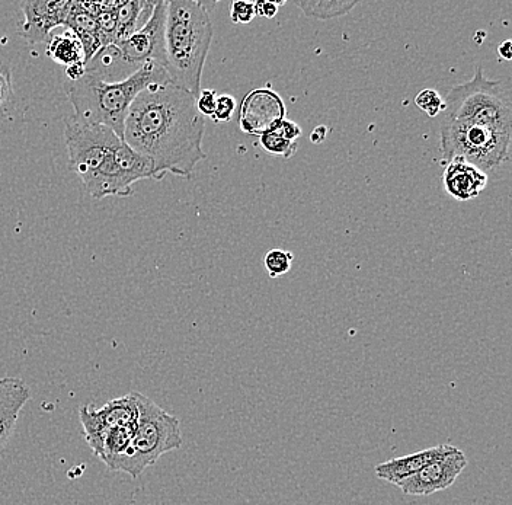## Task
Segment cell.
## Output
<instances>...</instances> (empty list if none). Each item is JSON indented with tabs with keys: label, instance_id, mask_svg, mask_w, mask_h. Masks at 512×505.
Instances as JSON below:
<instances>
[{
	"label": "cell",
	"instance_id": "14",
	"mask_svg": "<svg viewBox=\"0 0 512 505\" xmlns=\"http://www.w3.org/2000/svg\"><path fill=\"white\" fill-rule=\"evenodd\" d=\"M443 182L444 188L454 200H473L485 190L489 177L482 169L463 159H453L446 163Z\"/></svg>",
	"mask_w": 512,
	"mask_h": 505
},
{
	"label": "cell",
	"instance_id": "27",
	"mask_svg": "<svg viewBox=\"0 0 512 505\" xmlns=\"http://www.w3.org/2000/svg\"><path fill=\"white\" fill-rule=\"evenodd\" d=\"M278 131L286 137L290 142H296L300 136H302V129H300L299 124L294 123V121L284 120L280 126L277 127Z\"/></svg>",
	"mask_w": 512,
	"mask_h": 505
},
{
	"label": "cell",
	"instance_id": "20",
	"mask_svg": "<svg viewBox=\"0 0 512 505\" xmlns=\"http://www.w3.org/2000/svg\"><path fill=\"white\" fill-rule=\"evenodd\" d=\"M293 254L283 249H272L265 255V270L271 278H278L287 274L293 264Z\"/></svg>",
	"mask_w": 512,
	"mask_h": 505
},
{
	"label": "cell",
	"instance_id": "17",
	"mask_svg": "<svg viewBox=\"0 0 512 505\" xmlns=\"http://www.w3.org/2000/svg\"><path fill=\"white\" fill-rule=\"evenodd\" d=\"M47 56L53 62L64 66V69L69 66L79 65V63H85L86 65L82 44L70 31L50 37L47 43Z\"/></svg>",
	"mask_w": 512,
	"mask_h": 505
},
{
	"label": "cell",
	"instance_id": "25",
	"mask_svg": "<svg viewBox=\"0 0 512 505\" xmlns=\"http://www.w3.org/2000/svg\"><path fill=\"white\" fill-rule=\"evenodd\" d=\"M217 92L213 89H204L197 97L198 113L206 117H213L216 110Z\"/></svg>",
	"mask_w": 512,
	"mask_h": 505
},
{
	"label": "cell",
	"instance_id": "8",
	"mask_svg": "<svg viewBox=\"0 0 512 505\" xmlns=\"http://www.w3.org/2000/svg\"><path fill=\"white\" fill-rule=\"evenodd\" d=\"M137 417H139L137 392L112 399L101 408H96L95 405H82L79 408V421L82 424L86 443L96 457L101 453L102 443L111 430L120 425L136 423Z\"/></svg>",
	"mask_w": 512,
	"mask_h": 505
},
{
	"label": "cell",
	"instance_id": "15",
	"mask_svg": "<svg viewBox=\"0 0 512 505\" xmlns=\"http://www.w3.org/2000/svg\"><path fill=\"white\" fill-rule=\"evenodd\" d=\"M64 27L78 38L85 53V62L88 63L102 47L96 18L85 11L80 2H70Z\"/></svg>",
	"mask_w": 512,
	"mask_h": 505
},
{
	"label": "cell",
	"instance_id": "19",
	"mask_svg": "<svg viewBox=\"0 0 512 505\" xmlns=\"http://www.w3.org/2000/svg\"><path fill=\"white\" fill-rule=\"evenodd\" d=\"M261 146L264 147L265 152L270 155L281 156L284 159H290L291 156L296 155L297 142H290L278 129L270 131V133L261 136Z\"/></svg>",
	"mask_w": 512,
	"mask_h": 505
},
{
	"label": "cell",
	"instance_id": "12",
	"mask_svg": "<svg viewBox=\"0 0 512 505\" xmlns=\"http://www.w3.org/2000/svg\"><path fill=\"white\" fill-rule=\"evenodd\" d=\"M31 399V389L19 377H0V452L14 436L19 414Z\"/></svg>",
	"mask_w": 512,
	"mask_h": 505
},
{
	"label": "cell",
	"instance_id": "9",
	"mask_svg": "<svg viewBox=\"0 0 512 505\" xmlns=\"http://www.w3.org/2000/svg\"><path fill=\"white\" fill-rule=\"evenodd\" d=\"M286 117V104L277 92L270 88L255 89L243 98L240 105V130L261 137L277 129Z\"/></svg>",
	"mask_w": 512,
	"mask_h": 505
},
{
	"label": "cell",
	"instance_id": "26",
	"mask_svg": "<svg viewBox=\"0 0 512 505\" xmlns=\"http://www.w3.org/2000/svg\"><path fill=\"white\" fill-rule=\"evenodd\" d=\"M286 5V2H256L255 3V11L256 17H264V18H274L277 17L278 9L280 6Z\"/></svg>",
	"mask_w": 512,
	"mask_h": 505
},
{
	"label": "cell",
	"instance_id": "28",
	"mask_svg": "<svg viewBox=\"0 0 512 505\" xmlns=\"http://www.w3.org/2000/svg\"><path fill=\"white\" fill-rule=\"evenodd\" d=\"M498 56L499 59L507 60V62H510V60L512 59V43L510 40L504 41V43L499 44Z\"/></svg>",
	"mask_w": 512,
	"mask_h": 505
},
{
	"label": "cell",
	"instance_id": "22",
	"mask_svg": "<svg viewBox=\"0 0 512 505\" xmlns=\"http://www.w3.org/2000/svg\"><path fill=\"white\" fill-rule=\"evenodd\" d=\"M255 17V2L239 0V2L232 3L230 19H232L233 24H249V22L254 21Z\"/></svg>",
	"mask_w": 512,
	"mask_h": 505
},
{
	"label": "cell",
	"instance_id": "21",
	"mask_svg": "<svg viewBox=\"0 0 512 505\" xmlns=\"http://www.w3.org/2000/svg\"><path fill=\"white\" fill-rule=\"evenodd\" d=\"M415 104L428 117L435 118L444 111V99L435 89H424L415 97Z\"/></svg>",
	"mask_w": 512,
	"mask_h": 505
},
{
	"label": "cell",
	"instance_id": "16",
	"mask_svg": "<svg viewBox=\"0 0 512 505\" xmlns=\"http://www.w3.org/2000/svg\"><path fill=\"white\" fill-rule=\"evenodd\" d=\"M156 2H144V0H131L121 2L117 9V31H115L114 44L127 40L136 31L149 21Z\"/></svg>",
	"mask_w": 512,
	"mask_h": 505
},
{
	"label": "cell",
	"instance_id": "1",
	"mask_svg": "<svg viewBox=\"0 0 512 505\" xmlns=\"http://www.w3.org/2000/svg\"><path fill=\"white\" fill-rule=\"evenodd\" d=\"M206 118L197 98L171 82L153 83L140 92L128 110L123 140L149 159L153 180L165 175L191 178L206 159L203 150Z\"/></svg>",
	"mask_w": 512,
	"mask_h": 505
},
{
	"label": "cell",
	"instance_id": "4",
	"mask_svg": "<svg viewBox=\"0 0 512 505\" xmlns=\"http://www.w3.org/2000/svg\"><path fill=\"white\" fill-rule=\"evenodd\" d=\"M163 82H169L165 67L149 63L123 82L99 81L85 72L78 81L66 83V92L75 108V117L108 127L123 139L124 123L134 99L147 86Z\"/></svg>",
	"mask_w": 512,
	"mask_h": 505
},
{
	"label": "cell",
	"instance_id": "24",
	"mask_svg": "<svg viewBox=\"0 0 512 505\" xmlns=\"http://www.w3.org/2000/svg\"><path fill=\"white\" fill-rule=\"evenodd\" d=\"M12 97H14V88H12L11 72L8 69H0V113L6 110Z\"/></svg>",
	"mask_w": 512,
	"mask_h": 505
},
{
	"label": "cell",
	"instance_id": "11",
	"mask_svg": "<svg viewBox=\"0 0 512 505\" xmlns=\"http://www.w3.org/2000/svg\"><path fill=\"white\" fill-rule=\"evenodd\" d=\"M70 2L62 0H28L22 2L24 24L21 25V34L28 43H48L50 33L54 28L64 25Z\"/></svg>",
	"mask_w": 512,
	"mask_h": 505
},
{
	"label": "cell",
	"instance_id": "7",
	"mask_svg": "<svg viewBox=\"0 0 512 505\" xmlns=\"http://www.w3.org/2000/svg\"><path fill=\"white\" fill-rule=\"evenodd\" d=\"M168 2L159 0L149 21L127 40L115 44L121 62L131 75L149 63L165 67V25Z\"/></svg>",
	"mask_w": 512,
	"mask_h": 505
},
{
	"label": "cell",
	"instance_id": "29",
	"mask_svg": "<svg viewBox=\"0 0 512 505\" xmlns=\"http://www.w3.org/2000/svg\"><path fill=\"white\" fill-rule=\"evenodd\" d=\"M326 134H328V129H326L325 126L316 127V129L310 133V142L319 145V143H322L323 140L326 139Z\"/></svg>",
	"mask_w": 512,
	"mask_h": 505
},
{
	"label": "cell",
	"instance_id": "23",
	"mask_svg": "<svg viewBox=\"0 0 512 505\" xmlns=\"http://www.w3.org/2000/svg\"><path fill=\"white\" fill-rule=\"evenodd\" d=\"M236 110V99L232 95H217L216 110H214L213 120L216 123H227L232 120L233 113Z\"/></svg>",
	"mask_w": 512,
	"mask_h": 505
},
{
	"label": "cell",
	"instance_id": "10",
	"mask_svg": "<svg viewBox=\"0 0 512 505\" xmlns=\"http://www.w3.org/2000/svg\"><path fill=\"white\" fill-rule=\"evenodd\" d=\"M467 463L469 460L466 455L462 450L456 449L450 455L441 457L425 466L411 478L400 482L398 487L402 489L403 494L427 497V495L450 488L457 481L460 473L466 469Z\"/></svg>",
	"mask_w": 512,
	"mask_h": 505
},
{
	"label": "cell",
	"instance_id": "13",
	"mask_svg": "<svg viewBox=\"0 0 512 505\" xmlns=\"http://www.w3.org/2000/svg\"><path fill=\"white\" fill-rule=\"evenodd\" d=\"M457 447L451 444H438L430 449L421 450V452L412 453V455L395 457L389 462L380 463L376 466L374 472L379 479L390 482L393 485H399L405 479L421 471L425 466L441 459V457L450 455Z\"/></svg>",
	"mask_w": 512,
	"mask_h": 505
},
{
	"label": "cell",
	"instance_id": "6",
	"mask_svg": "<svg viewBox=\"0 0 512 505\" xmlns=\"http://www.w3.org/2000/svg\"><path fill=\"white\" fill-rule=\"evenodd\" d=\"M64 140L70 168L80 180L98 171L123 142L108 127L85 123L75 115L64 120Z\"/></svg>",
	"mask_w": 512,
	"mask_h": 505
},
{
	"label": "cell",
	"instance_id": "18",
	"mask_svg": "<svg viewBox=\"0 0 512 505\" xmlns=\"http://www.w3.org/2000/svg\"><path fill=\"white\" fill-rule=\"evenodd\" d=\"M294 5L302 9L306 17L326 21V19H334L350 14L352 9L358 5V2H355V0H352V2H344V0H339V2H294Z\"/></svg>",
	"mask_w": 512,
	"mask_h": 505
},
{
	"label": "cell",
	"instance_id": "5",
	"mask_svg": "<svg viewBox=\"0 0 512 505\" xmlns=\"http://www.w3.org/2000/svg\"><path fill=\"white\" fill-rule=\"evenodd\" d=\"M137 405L139 417L133 440L124 456L111 469L126 472L131 478H139L166 453L181 449L184 441L178 418L140 392H137Z\"/></svg>",
	"mask_w": 512,
	"mask_h": 505
},
{
	"label": "cell",
	"instance_id": "2",
	"mask_svg": "<svg viewBox=\"0 0 512 505\" xmlns=\"http://www.w3.org/2000/svg\"><path fill=\"white\" fill-rule=\"evenodd\" d=\"M441 115V162L463 159L488 172L510 159V88L504 82L486 79L482 67H476L470 81L448 92Z\"/></svg>",
	"mask_w": 512,
	"mask_h": 505
},
{
	"label": "cell",
	"instance_id": "3",
	"mask_svg": "<svg viewBox=\"0 0 512 505\" xmlns=\"http://www.w3.org/2000/svg\"><path fill=\"white\" fill-rule=\"evenodd\" d=\"M213 41V24L206 6L194 0H171L166 9L165 70L169 82L201 92V78Z\"/></svg>",
	"mask_w": 512,
	"mask_h": 505
}]
</instances>
